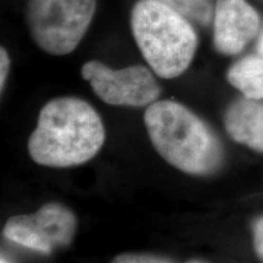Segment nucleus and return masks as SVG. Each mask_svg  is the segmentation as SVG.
Masks as SVG:
<instances>
[{
    "label": "nucleus",
    "mask_w": 263,
    "mask_h": 263,
    "mask_svg": "<svg viewBox=\"0 0 263 263\" xmlns=\"http://www.w3.org/2000/svg\"><path fill=\"white\" fill-rule=\"evenodd\" d=\"M105 141L101 118L87 101L58 98L41 110L28 140L32 160L42 166L66 168L93 159Z\"/></svg>",
    "instance_id": "obj_1"
},
{
    "label": "nucleus",
    "mask_w": 263,
    "mask_h": 263,
    "mask_svg": "<svg viewBox=\"0 0 263 263\" xmlns=\"http://www.w3.org/2000/svg\"><path fill=\"white\" fill-rule=\"evenodd\" d=\"M144 123L157 153L182 172L205 176L221 166V143L201 118L184 105L155 101L146 108Z\"/></svg>",
    "instance_id": "obj_2"
},
{
    "label": "nucleus",
    "mask_w": 263,
    "mask_h": 263,
    "mask_svg": "<svg viewBox=\"0 0 263 263\" xmlns=\"http://www.w3.org/2000/svg\"><path fill=\"white\" fill-rule=\"evenodd\" d=\"M130 25L141 54L159 77H178L192 64L196 33L188 20L161 0H139L132 10Z\"/></svg>",
    "instance_id": "obj_3"
},
{
    "label": "nucleus",
    "mask_w": 263,
    "mask_h": 263,
    "mask_svg": "<svg viewBox=\"0 0 263 263\" xmlns=\"http://www.w3.org/2000/svg\"><path fill=\"white\" fill-rule=\"evenodd\" d=\"M97 0H29L27 24L33 41L51 55L73 51L89 28Z\"/></svg>",
    "instance_id": "obj_4"
},
{
    "label": "nucleus",
    "mask_w": 263,
    "mask_h": 263,
    "mask_svg": "<svg viewBox=\"0 0 263 263\" xmlns=\"http://www.w3.org/2000/svg\"><path fill=\"white\" fill-rule=\"evenodd\" d=\"M82 77L104 103L115 106H146L155 103L161 93L149 68L139 65L112 70L99 61H89L82 67Z\"/></svg>",
    "instance_id": "obj_5"
},
{
    "label": "nucleus",
    "mask_w": 263,
    "mask_h": 263,
    "mask_svg": "<svg viewBox=\"0 0 263 263\" xmlns=\"http://www.w3.org/2000/svg\"><path fill=\"white\" fill-rule=\"evenodd\" d=\"M76 228L73 212L61 203L50 202L32 215L11 217L4 227V235L24 248L50 254L71 244Z\"/></svg>",
    "instance_id": "obj_6"
},
{
    "label": "nucleus",
    "mask_w": 263,
    "mask_h": 263,
    "mask_svg": "<svg viewBox=\"0 0 263 263\" xmlns=\"http://www.w3.org/2000/svg\"><path fill=\"white\" fill-rule=\"evenodd\" d=\"M213 21L215 47L226 55L241 51L259 27L258 14L245 0H217Z\"/></svg>",
    "instance_id": "obj_7"
},
{
    "label": "nucleus",
    "mask_w": 263,
    "mask_h": 263,
    "mask_svg": "<svg viewBox=\"0 0 263 263\" xmlns=\"http://www.w3.org/2000/svg\"><path fill=\"white\" fill-rule=\"evenodd\" d=\"M224 124L238 143L263 153V104L254 99H240L228 107Z\"/></svg>",
    "instance_id": "obj_8"
},
{
    "label": "nucleus",
    "mask_w": 263,
    "mask_h": 263,
    "mask_svg": "<svg viewBox=\"0 0 263 263\" xmlns=\"http://www.w3.org/2000/svg\"><path fill=\"white\" fill-rule=\"evenodd\" d=\"M228 82L244 94L245 98L263 99V57L242 58L228 71Z\"/></svg>",
    "instance_id": "obj_9"
},
{
    "label": "nucleus",
    "mask_w": 263,
    "mask_h": 263,
    "mask_svg": "<svg viewBox=\"0 0 263 263\" xmlns=\"http://www.w3.org/2000/svg\"><path fill=\"white\" fill-rule=\"evenodd\" d=\"M188 21L207 26L213 20V10L210 0H161Z\"/></svg>",
    "instance_id": "obj_10"
},
{
    "label": "nucleus",
    "mask_w": 263,
    "mask_h": 263,
    "mask_svg": "<svg viewBox=\"0 0 263 263\" xmlns=\"http://www.w3.org/2000/svg\"><path fill=\"white\" fill-rule=\"evenodd\" d=\"M112 263H174L168 258L144 254H123L114 258Z\"/></svg>",
    "instance_id": "obj_11"
},
{
    "label": "nucleus",
    "mask_w": 263,
    "mask_h": 263,
    "mask_svg": "<svg viewBox=\"0 0 263 263\" xmlns=\"http://www.w3.org/2000/svg\"><path fill=\"white\" fill-rule=\"evenodd\" d=\"M252 229H254V245L256 254L263 261V217L255 222Z\"/></svg>",
    "instance_id": "obj_12"
},
{
    "label": "nucleus",
    "mask_w": 263,
    "mask_h": 263,
    "mask_svg": "<svg viewBox=\"0 0 263 263\" xmlns=\"http://www.w3.org/2000/svg\"><path fill=\"white\" fill-rule=\"evenodd\" d=\"M0 64H2V72H0V87H2V90L4 89V84L6 82V78H8V73L10 70V59L8 55V51L5 50L4 48H2V52H0Z\"/></svg>",
    "instance_id": "obj_13"
},
{
    "label": "nucleus",
    "mask_w": 263,
    "mask_h": 263,
    "mask_svg": "<svg viewBox=\"0 0 263 263\" xmlns=\"http://www.w3.org/2000/svg\"><path fill=\"white\" fill-rule=\"evenodd\" d=\"M258 49H259V52L263 55V33L261 35V39H259V43H258Z\"/></svg>",
    "instance_id": "obj_14"
},
{
    "label": "nucleus",
    "mask_w": 263,
    "mask_h": 263,
    "mask_svg": "<svg viewBox=\"0 0 263 263\" xmlns=\"http://www.w3.org/2000/svg\"><path fill=\"white\" fill-rule=\"evenodd\" d=\"M186 263H203V262H200V261H188Z\"/></svg>",
    "instance_id": "obj_15"
},
{
    "label": "nucleus",
    "mask_w": 263,
    "mask_h": 263,
    "mask_svg": "<svg viewBox=\"0 0 263 263\" xmlns=\"http://www.w3.org/2000/svg\"><path fill=\"white\" fill-rule=\"evenodd\" d=\"M2 263H9L8 261H6V259H4V258H2Z\"/></svg>",
    "instance_id": "obj_16"
}]
</instances>
